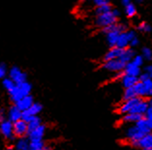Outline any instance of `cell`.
<instances>
[{"instance_id":"6da1fadb","label":"cell","mask_w":152,"mask_h":150,"mask_svg":"<svg viewBox=\"0 0 152 150\" xmlns=\"http://www.w3.org/2000/svg\"><path fill=\"white\" fill-rule=\"evenodd\" d=\"M120 16V12L117 9L113 8L110 12L103 14V15H98L95 17L94 20V25L97 27H101L102 29L110 26L112 24H114L117 22V18Z\"/></svg>"},{"instance_id":"7a4b0ae2","label":"cell","mask_w":152,"mask_h":150,"mask_svg":"<svg viewBox=\"0 0 152 150\" xmlns=\"http://www.w3.org/2000/svg\"><path fill=\"white\" fill-rule=\"evenodd\" d=\"M31 90H32V85L31 83H29L28 81H25L23 83H20V84H17L16 87L11 92H9L10 99L12 102L17 104L18 101L23 99V97L30 95Z\"/></svg>"},{"instance_id":"3957f363","label":"cell","mask_w":152,"mask_h":150,"mask_svg":"<svg viewBox=\"0 0 152 150\" xmlns=\"http://www.w3.org/2000/svg\"><path fill=\"white\" fill-rule=\"evenodd\" d=\"M143 136H145V135H143L142 132H140L139 128L135 124L133 126H128L127 128L124 130L125 140H127L131 145L136 143L137 141H139Z\"/></svg>"},{"instance_id":"277c9868","label":"cell","mask_w":152,"mask_h":150,"mask_svg":"<svg viewBox=\"0 0 152 150\" xmlns=\"http://www.w3.org/2000/svg\"><path fill=\"white\" fill-rule=\"evenodd\" d=\"M137 37V33L135 30L133 29H128L127 31L122 32L121 34L118 37L116 47L121 48V50H125L128 48L130 46V42Z\"/></svg>"},{"instance_id":"5b68a950","label":"cell","mask_w":152,"mask_h":150,"mask_svg":"<svg viewBox=\"0 0 152 150\" xmlns=\"http://www.w3.org/2000/svg\"><path fill=\"white\" fill-rule=\"evenodd\" d=\"M126 67V64L124 62H122L120 59L115 60H110V61L103 62L102 69L106 70L107 72H113V73H121L124 72V69Z\"/></svg>"},{"instance_id":"8992f818","label":"cell","mask_w":152,"mask_h":150,"mask_svg":"<svg viewBox=\"0 0 152 150\" xmlns=\"http://www.w3.org/2000/svg\"><path fill=\"white\" fill-rule=\"evenodd\" d=\"M9 78L12 80L16 84H20L27 81V76L20 67L13 66L9 70Z\"/></svg>"},{"instance_id":"52a82bcc","label":"cell","mask_w":152,"mask_h":150,"mask_svg":"<svg viewBox=\"0 0 152 150\" xmlns=\"http://www.w3.org/2000/svg\"><path fill=\"white\" fill-rule=\"evenodd\" d=\"M14 136L17 138H24L28 135V124L23 119L13 123Z\"/></svg>"},{"instance_id":"ba28073f","label":"cell","mask_w":152,"mask_h":150,"mask_svg":"<svg viewBox=\"0 0 152 150\" xmlns=\"http://www.w3.org/2000/svg\"><path fill=\"white\" fill-rule=\"evenodd\" d=\"M0 134L7 140H14V127L13 123L8 119H5L1 124H0Z\"/></svg>"},{"instance_id":"9c48e42d","label":"cell","mask_w":152,"mask_h":150,"mask_svg":"<svg viewBox=\"0 0 152 150\" xmlns=\"http://www.w3.org/2000/svg\"><path fill=\"white\" fill-rule=\"evenodd\" d=\"M142 98H140V97H137V98L134 99H131V100H128V101H124L119 107L117 108V111L119 112L121 114H126V113H129L131 112V110L134 108L138 103L140 102V100Z\"/></svg>"},{"instance_id":"30bf717a","label":"cell","mask_w":152,"mask_h":150,"mask_svg":"<svg viewBox=\"0 0 152 150\" xmlns=\"http://www.w3.org/2000/svg\"><path fill=\"white\" fill-rule=\"evenodd\" d=\"M46 125L42 124L39 126L38 128H36L35 130L29 132L27 135V138L29 141H33V140H43L44 136L46 134Z\"/></svg>"},{"instance_id":"8fae6325","label":"cell","mask_w":152,"mask_h":150,"mask_svg":"<svg viewBox=\"0 0 152 150\" xmlns=\"http://www.w3.org/2000/svg\"><path fill=\"white\" fill-rule=\"evenodd\" d=\"M133 146L140 148L142 150L152 149V133L143 136L139 141H137L136 143L133 144Z\"/></svg>"},{"instance_id":"7c38bea8","label":"cell","mask_w":152,"mask_h":150,"mask_svg":"<svg viewBox=\"0 0 152 150\" xmlns=\"http://www.w3.org/2000/svg\"><path fill=\"white\" fill-rule=\"evenodd\" d=\"M123 52V50L121 48L114 47V48H110L109 50H107L105 55L103 57V62H107V61H110V60H115V59H119L120 56Z\"/></svg>"},{"instance_id":"4fadbf2b","label":"cell","mask_w":152,"mask_h":150,"mask_svg":"<svg viewBox=\"0 0 152 150\" xmlns=\"http://www.w3.org/2000/svg\"><path fill=\"white\" fill-rule=\"evenodd\" d=\"M7 116H8V120H10L12 123H15L21 119V117H23V111L16 105H13V106L9 108L8 112H7Z\"/></svg>"},{"instance_id":"5bb4252c","label":"cell","mask_w":152,"mask_h":150,"mask_svg":"<svg viewBox=\"0 0 152 150\" xmlns=\"http://www.w3.org/2000/svg\"><path fill=\"white\" fill-rule=\"evenodd\" d=\"M34 98L31 96V95H28V96H25L23 97V99L20 100L17 104H15L16 106L20 108V110L21 111H25V110H29V108H31V106L33 104H34Z\"/></svg>"},{"instance_id":"9a60e30c","label":"cell","mask_w":152,"mask_h":150,"mask_svg":"<svg viewBox=\"0 0 152 150\" xmlns=\"http://www.w3.org/2000/svg\"><path fill=\"white\" fill-rule=\"evenodd\" d=\"M147 110H148V101L144 100L142 98L138 103V105L131 110V112H129V113H136V114H140V115L144 116L146 113Z\"/></svg>"},{"instance_id":"2e32d148","label":"cell","mask_w":152,"mask_h":150,"mask_svg":"<svg viewBox=\"0 0 152 150\" xmlns=\"http://www.w3.org/2000/svg\"><path fill=\"white\" fill-rule=\"evenodd\" d=\"M120 80H121L122 85H123V87L126 89V88L133 87V86H135L137 83H138V82H139V78L128 76V75L123 74V76L120 78Z\"/></svg>"},{"instance_id":"e0dca14e","label":"cell","mask_w":152,"mask_h":150,"mask_svg":"<svg viewBox=\"0 0 152 150\" xmlns=\"http://www.w3.org/2000/svg\"><path fill=\"white\" fill-rule=\"evenodd\" d=\"M124 74L128 75V76L139 78L140 76V74H142V71H140V67L134 65L132 62H130L128 64H126V67L124 69Z\"/></svg>"},{"instance_id":"ac0fdd59","label":"cell","mask_w":152,"mask_h":150,"mask_svg":"<svg viewBox=\"0 0 152 150\" xmlns=\"http://www.w3.org/2000/svg\"><path fill=\"white\" fill-rule=\"evenodd\" d=\"M136 55H137V52L135 51V50H133L131 48H128L123 50V52H122L119 59L122 62H124L125 64H128V63L132 62L133 58H134Z\"/></svg>"},{"instance_id":"d6986e66","label":"cell","mask_w":152,"mask_h":150,"mask_svg":"<svg viewBox=\"0 0 152 150\" xmlns=\"http://www.w3.org/2000/svg\"><path fill=\"white\" fill-rule=\"evenodd\" d=\"M137 127L139 128V130L142 132L143 135H148V134H150L151 133V131H152V128H151V126L150 124L148 123V121L145 119V117H143L142 119H140V121H138L135 124Z\"/></svg>"},{"instance_id":"ffe728a7","label":"cell","mask_w":152,"mask_h":150,"mask_svg":"<svg viewBox=\"0 0 152 150\" xmlns=\"http://www.w3.org/2000/svg\"><path fill=\"white\" fill-rule=\"evenodd\" d=\"M143 117H144L143 115H140L136 113H126L122 116L121 121L123 123H127V124H131V123L136 124L137 122L140 121V120L142 119Z\"/></svg>"},{"instance_id":"44dd1931","label":"cell","mask_w":152,"mask_h":150,"mask_svg":"<svg viewBox=\"0 0 152 150\" xmlns=\"http://www.w3.org/2000/svg\"><path fill=\"white\" fill-rule=\"evenodd\" d=\"M120 34H121V33L116 32V31H113V32H110V33H107V34H106L107 43L109 44V46H110V48L116 47L118 37H119Z\"/></svg>"},{"instance_id":"7402d4cb","label":"cell","mask_w":152,"mask_h":150,"mask_svg":"<svg viewBox=\"0 0 152 150\" xmlns=\"http://www.w3.org/2000/svg\"><path fill=\"white\" fill-rule=\"evenodd\" d=\"M138 95H137V92H136V89L135 87H130V88H126L123 92V96H122V99L123 101H128V100H131V99H134L137 98Z\"/></svg>"},{"instance_id":"603a6c76","label":"cell","mask_w":152,"mask_h":150,"mask_svg":"<svg viewBox=\"0 0 152 150\" xmlns=\"http://www.w3.org/2000/svg\"><path fill=\"white\" fill-rule=\"evenodd\" d=\"M43 110V106L38 102H35L34 104L32 105L31 108L29 110H25L27 112L28 114H30L31 116H38V114L40 113L41 111Z\"/></svg>"},{"instance_id":"cb8c5ba5","label":"cell","mask_w":152,"mask_h":150,"mask_svg":"<svg viewBox=\"0 0 152 150\" xmlns=\"http://www.w3.org/2000/svg\"><path fill=\"white\" fill-rule=\"evenodd\" d=\"M29 147V140L26 138H18L16 142V149L17 150H25Z\"/></svg>"},{"instance_id":"d4e9b609","label":"cell","mask_w":152,"mask_h":150,"mask_svg":"<svg viewBox=\"0 0 152 150\" xmlns=\"http://www.w3.org/2000/svg\"><path fill=\"white\" fill-rule=\"evenodd\" d=\"M143 85V91H144V98L145 97L152 96V78L142 81Z\"/></svg>"},{"instance_id":"484cf974","label":"cell","mask_w":152,"mask_h":150,"mask_svg":"<svg viewBox=\"0 0 152 150\" xmlns=\"http://www.w3.org/2000/svg\"><path fill=\"white\" fill-rule=\"evenodd\" d=\"M27 124H28V133H29V132H31V131L35 130L36 128H38V127L42 125L43 123L39 116H35V117H33V119L30 122H28Z\"/></svg>"},{"instance_id":"4316f807","label":"cell","mask_w":152,"mask_h":150,"mask_svg":"<svg viewBox=\"0 0 152 150\" xmlns=\"http://www.w3.org/2000/svg\"><path fill=\"white\" fill-rule=\"evenodd\" d=\"M45 142L44 140H33L29 141V150H42L43 148H45Z\"/></svg>"},{"instance_id":"83f0119b","label":"cell","mask_w":152,"mask_h":150,"mask_svg":"<svg viewBox=\"0 0 152 150\" xmlns=\"http://www.w3.org/2000/svg\"><path fill=\"white\" fill-rule=\"evenodd\" d=\"M113 8L110 3L107 5H104V6H101V7H97V8H95V14L96 16H98V15H103V14H106V13H109L110 12Z\"/></svg>"},{"instance_id":"f1b7e54d","label":"cell","mask_w":152,"mask_h":150,"mask_svg":"<svg viewBox=\"0 0 152 150\" xmlns=\"http://www.w3.org/2000/svg\"><path fill=\"white\" fill-rule=\"evenodd\" d=\"M2 83H3V86H4V88L7 90L8 92H11L12 90L16 87V83L11 80L10 78H5L4 80H3V81H2Z\"/></svg>"},{"instance_id":"f546056e","label":"cell","mask_w":152,"mask_h":150,"mask_svg":"<svg viewBox=\"0 0 152 150\" xmlns=\"http://www.w3.org/2000/svg\"><path fill=\"white\" fill-rule=\"evenodd\" d=\"M124 8H125V13L127 15V17H129V18H133L137 14V8H136L135 4H133L132 2L130 3V4H128L126 7H124Z\"/></svg>"},{"instance_id":"4dcf8cb0","label":"cell","mask_w":152,"mask_h":150,"mask_svg":"<svg viewBox=\"0 0 152 150\" xmlns=\"http://www.w3.org/2000/svg\"><path fill=\"white\" fill-rule=\"evenodd\" d=\"M142 56L143 59L147 60V61H151L152 60V50L150 48L144 47L142 50Z\"/></svg>"},{"instance_id":"1f68e13d","label":"cell","mask_w":152,"mask_h":150,"mask_svg":"<svg viewBox=\"0 0 152 150\" xmlns=\"http://www.w3.org/2000/svg\"><path fill=\"white\" fill-rule=\"evenodd\" d=\"M144 117H145V119L148 121V123H149L152 128V99L148 101V110L145 115H144Z\"/></svg>"},{"instance_id":"d6a6232c","label":"cell","mask_w":152,"mask_h":150,"mask_svg":"<svg viewBox=\"0 0 152 150\" xmlns=\"http://www.w3.org/2000/svg\"><path fill=\"white\" fill-rule=\"evenodd\" d=\"M138 30L140 32H143V33H149V32H151L152 27L149 23H147V22H142V23H140L138 25Z\"/></svg>"},{"instance_id":"836d02e7","label":"cell","mask_w":152,"mask_h":150,"mask_svg":"<svg viewBox=\"0 0 152 150\" xmlns=\"http://www.w3.org/2000/svg\"><path fill=\"white\" fill-rule=\"evenodd\" d=\"M143 62H144V59H143V57L140 54H137L135 57L133 58V60H132L133 64L140 67V68L143 65Z\"/></svg>"},{"instance_id":"e575fe53","label":"cell","mask_w":152,"mask_h":150,"mask_svg":"<svg viewBox=\"0 0 152 150\" xmlns=\"http://www.w3.org/2000/svg\"><path fill=\"white\" fill-rule=\"evenodd\" d=\"M7 74V66L4 63H0V78L4 80Z\"/></svg>"},{"instance_id":"d590c367","label":"cell","mask_w":152,"mask_h":150,"mask_svg":"<svg viewBox=\"0 0 152 150\" xmlns=\"http://www.w3.org/2000/svg\"><path fill=\"white\" fill-rule=\"evenodd\" d=\"M109 3H110V1H107V0H95L93 2V4L95 6V8H97V7L107 5V4H109Z\"/></svg>"},{"instance_id":"8d00e7d4","label":"cell","mask_w":152,"mask_h":150,"mask_svg":"<svg viewBox=\"0 0 152 150\" xmlns=\"http://www.w3.org/2000/svg\"><path fill=\"white\" fill-rule=\"evenodd\" d=\"M144 73L147 74L148 77L150 78H152V64L145 66V68H144Z\"/></svg>"},{"instance_id":"74e56055","label":"cell","mask_w":152,"mask_h":150,"mask_svg":"<svg viewBox=\"0 0 152 150\" xmlns=\"http://www.w3.org/2000/svg\"><path fill=\"white\" fill-rule=\"evenodd\" d=\"M139 44H140V40L138 38V36H137L136 38H134L131 41V42H130V48H135L137 46H139Z\"/></svg>"},{"instance_id":"f35d334b","label":"cell","mask_w":152,"mask_h":150,"mask_svg":"<svg viewBox=\"0 0 152 150\" xmlns=\"http://www.w3.org/2000/svg\"><path fill=\"white\" fill-rule=\"evenodd\" d=\"M5 111L4 110H0V124L5 120Z\"/></svg>"},{"instance_id":"ab89813d","label":"cell","mask_w":152,"mask_h":150,"mask_svg":"<svg viewBox=\"0 0 152 150\" xmlns=\"http://www.w3.org/2000/svg\"><path fill=\"white\" fill-rule=\"evenodd\" d=\"M130 3H131V1H130V0H122V2H121V4L123 5L124 7H126L128 4H130Z\"/></svg>"},{"instance_id":"60d3db41","label":"cell","mask_w":152,"mask_h":150,"mask_svg":"<svg viewBox=\"0 0 152 150\" xmlns=\"http://www.w3.org/2000/svg\"><path fill=\"white\" fill-rule=\"evenodd\" d=\"M42 150H50V148L49 147V146H46V147H45V148H43Z\"/></svg>"},{"instance_id":"b9f144b4","label":"cell","mask_w":152,"mask_h":150,"mask_svg":"<svg viewBox=\"0 0 152 150\" xmlns=\"http://www.w3.org/2000/svg\"><path fill=\"white\" fill-rule=\"evenodd\" d=\"M6 150H14V149L13 148H7Z\"/></svg>"},{"instance_id":"7bdbcfd3","label":"cell","mask_w":152,"mask_h":150,"mask_svg":"<svg viewBox=\"0 0 152 150\" xmlns=\"http://www.w3.org/2000/svg\"><path fill=\"white\" fill-rule=\"evenodd\" d=\"M145 150H152V149H145Z\"/></svg>"},{"instance_id":"ee69618b","label":"cell","mask_w":152,"mask_h":150,"mask_svg":"<svg viewBox=\"0 0 152 150\" xmlns=\"http://www.w3.org/2000/svg\"><path fill=\"white\" fill-rule=\"evenodd\" d=\"M25 150H29V149H25Z\"/></svg>"}]
</instances>
